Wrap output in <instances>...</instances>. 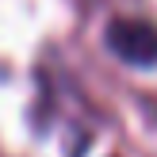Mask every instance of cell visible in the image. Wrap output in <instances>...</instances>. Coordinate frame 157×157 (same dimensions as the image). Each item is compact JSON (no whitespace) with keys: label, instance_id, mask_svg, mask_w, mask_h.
Masks as SVG:
<instances>
[{"label":"cell","instance_id":"6da1fadb","mask_svg":"<svg viewBox=\"0 0 157 157\" xmlns=\"http://www.w3.org/2000/svg\"><path fill=\"white\" fill-rule=\"evenodd\" d=\"M104 46L127 65H157V23L142 15H111L104 23Z\"/></svg>","mask_w":157,"mask_h":157}]
</instances>
